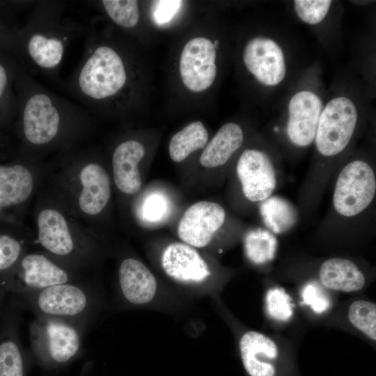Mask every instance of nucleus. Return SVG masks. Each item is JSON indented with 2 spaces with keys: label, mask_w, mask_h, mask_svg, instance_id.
I'll list each match as a JSON object with an SVG mask.
<instances>
[{
  "label": "nucleus",
  "mask_w": 376,
  "mask_h": 376,
  "mask_svg": "<svg viewBox=\"0 0 376 376\" xmlns=\"http://www.w3.org/2000/svg\"><path fill=\"white\" fill-rule=\"evenodd\" d=\"M16 91L19 128L30 149L65 145L88 128L86 109L41 85L25 68L18 74Z\"/></svg>",
  "instance_id": "obj_1"
},
{
  "label": "nucleus",
  "mask_w": 376,
  "mask_h": 376,
  "mask_svg": "<svg viewBox=\"0 0 376 376\" xmlns=\"http://www.w3.org/2000/svg\"><path fill=\"white\" fill-rule=\"evenodd\" d=\"M122 53L104 36L86 27L80 60L61 86L88 111L116 108L130 79Z\"/></svg>",
  "instance_id": "obj_2"
},
{
  "label": "nucleus",
  "mask_w": 376,
  "mask_h": 376,
  "mask_svg": "<svg viewBox=\"0 0 376 376\" xmlns=\"http://www.w3.org/2000/svg\"><path fill=\"white\" fill-rule=\"evenodd\" d=\"M65 3L36 1L24 25L17 29L19 62L62 84L59 72L70 44L84 35L86 26L65 16Z\"/></svg>",
  "instance_id": "obj_3"
},
{
  "label": "nucleus",
  "mask_w": 376,
  "mask_h": 376,
  "mask_svg": "<svg viewBox=\"0 0 376 376\" xmlns=\"http://www.w3.org/2000/svg\"><path fill=\"white\" fill-rule=\"evenodd\" d=\"M8 297L13 299L23 311L28 310L35 316L68 321L86 331L95 317L100 303L95 289L81 279Z\"/></svg>",
  "instance_id": "obj_4"
},
{
  "label": "nucleus",
  "mask_w": 376,
  "mask_h": 376,
  "mask_svg": "<svg viewBox=\"0 0 376 376\" xmlns=\"http://www.w3.org/2000/svg\"><path fill=\"white\" fill-rule=\"evenodd\" d=\"M86 332L68 321L35 316L29 325L32 362L46 374L63 370L81 355Z\"/></svg>",
  "instance_id": "obj_5"
},
{
  "label": "nucleus",
  "mask_w": 376,
  "mask_h": 376,
  "mask_svg": "<svg viewBox=\"0 0 376 376\" xmlns=\"http://www.w3.org/2000/svg\"><path fill=\"white\" fill-rule=\"evenodd\" d=\"M79 272L47 253H25L14 267L0 274V285L8 295L28 293L79 280Z\"/></svg>",
  "instance_id": "obj_6"
},
{
  "label": "nucleus",
  "mask_w": 376,
  "mask_h": 376,
  "mask_svg": "<svg viewBox=\"0 0 376 376\" xmlns=\"http://www.w3.org/2000/svg\"><path fill=\"white\" fill-rule=\"evenodd\" d=\"M37 224L38 240L47 253L77 269L88 265L91 246L74 236L59 211L44 209L38 216Z\"/></svg>",
  "instance_id": "obj_7"
},
{
  "label": "nucleus",
  "mask_w": 376,
  "mask_h": 376,
  "mask_svg": "<svg viewBox=\"0 0 376 376\" xmlns=\"http://www.w3.org/2000/svg\"><path fill=\"white\" fill-rule=\"evenodd\" d=\"M376 180L371 166L362 160H354L340 172L336 180L333 204L344 217H354L363 211L373 201Z\"/></svg>",
  "instance_id": "obj_8"
},
{
  "label": "nucleus",
  "mask_w": 376,
  "mask_h": 376,
  "mask_svg": "<svg viewBox=\"0 0 376 376\" xmlns=\"http://www.w3.org/2000/svg\"><path fill=\"white\" fill-rule=\"evenodd\" d=\"M357 122L353 102L345 97L331 100L321 112L315 136L319 152L331 157L341 152L349 143Z\"/></svg>",
  "instance_id": "obj_9"
},
{
  "label": "nucleus",
  "mask_w": 376,
  "mask_h": 376,
  "mask_svg": "<svg viewBox=\"0 0 376 376\" xmlns=\"http://www.w3.org/2000/svg\"><path fill=\"white\" fill-rule=\"evenodd\" d=\"M23 310L8 297L0 313V376H27L33 363L20 337Z\"/></svg>",
  "instance_id": "obj_10"
},
{
  "label": "nucleus",
  "mask_w": 376,
  "mask_h": 376,
  "mask_svg": "<svg viewBox=\"0 0 376 376\" xmlns=\"http://www.w3.org/2000/svg\"><path fill=\"white\" fill-rule=\"evenodd\" d=\"M214 44L205 37L189 40L182 51L179 70L183 84L190 91L198 93L209 88L217 75Z\"/></svg>",
  "instance_id": "obj_11"
},
{
  "label": "nucleus",
  "mask_w": 376,
  "mask_h": 376,
  "mask_svg": "<svg viewBox=\"0 0 376 376\" xmlns=\"http://www.w3.org/2000/svg\"><path fill=\"white\" fill-rule=\"evenodd\" d=\"M236 171L244 196L253 202L270 197L276 185L275 171L264 152L246 149L240 157Z\"/></svg>",
  "instance_id": "obj_12"
},
{
  "label": "nucleus",
  "mask_w": 376,
  "mask_h": 376,
  "mask_svg": "<svg viewBox=\"0 0 376 376\" xmlns=\"http://www.w3.org/2000/svg\"><path fill=\"white\" fill-rule=\"evenodd\" d=\"M226 212L219 204L210 201L194 203L183 214L178 227L179 237L187 244L207 246L223 225Z\"/></svg>",
  "instance_id": "obj_13"
},
{
  "label": "nucleus",
  "mask_w": 376,
  "mask_h": 376,
  "mask_svg": "<svg viewBox=\"0 0 376 376\" xmlns=\"http://www.w3.org/2000/svg\"><path fill=\"white\" fill-rule=\"evenodd\" d=\"M243 61L247 70L261 84L276 86L285 75L283 52L273 40L255 37L246 44Z\"/></svg>",
  "instance_id": "obj_14"
},
{
  "label": "nucleus",
  "mask_w": 376,
  "mask_h": 376,
  "mask_svg": "<svg viewBox=\"0 0 376 376\" xmlns=\"http://www.w3.org/2000/svg\"><path fill=\"white\" fill-rule=\"evenodd\" d=\"M322 103L314 93L302 91L291 98L288 105L287 133L298 146H307L315 139Z\"/></svg>",
  "instance_id": "obj_15"
},
{
  "label": "nucleus",
  "mask_w": 376,
  "mask_h": 376,
  "mask_svg": "<svg viewBox=\"0 0 376 376\" xmlns=\"http://www.w3.org/2000/svg\"><path fill=\"white\" fill-rule=\"evenodd\" d=\"M161 263L170 277L183 283H201L210 274L206 262L193 246L174 242L164 250Z\"/></svg>",
  "instance_id": "obj_16"
},
{
  "label": "nucleus",
  "mask_w": 376,
  "mask_h": 376,
  "mask_svg": "<svg viewBox=\"0 0 376 376\" xmlns=\"http://www.w3.org/2000/svg\"><path fill=\"white\" fill-rule=\"evenodd\" d=\"M119 290L125 301L143 305L155 296L157 282L151 272L141 261L127 258L120 264L118 273Z\"/></svg>",
  "instance_id": "obj_17"
},
{
  "label": "nucleus",
  "mask_w": 376,
  "mask_h": 376,
  "mask_svg": "<svg viewBox=\"0 0 376 376\" xmlns=\"http://www.w3.org/2000/svg\"><path fill=\"white\" fill-rule=\"evenodd\" d=\"M145 148L139 141L128 139L120 143L112 154L114 182L117 188L128 195L136 194L141 187L139 164L145 155Z\"/></svg>",
  "instance_id": "obj_18"
},
{
  "label": "nucleus",
  "mask_w": 376,
  "mask_h": 376,
  "mask_svg": "<svg viewBox=\"0 0 376 376\" xmlns=\"http://www.w3.org/2000/svg\"><path fill=\"white\" fill-rule=\"evenodd\" d=\"M81 190L79 196L81 210L87 215L100 213L111 197V182L104 168L95 162L86 163L79 173Z\"/></svg>",
  "instance_id": "obj_19"
},
{
  "label": "nucleus",
  "mask_w": 376,
  "mask_h": 376,
  "mask_svg": "<svg viewBox=\"0 0 376 376\" xmlns=\"http://www.w3.org/2000/svg\"><path fill=\"white\" fill-rule=\"evenodd\" d=\"M240 349L245 370L250 376H274V366L269 363L278 356L276 343L258 331H248L241 338Z\"/></svg>",
  "instance_id": "obj_20"
},
{
  "label": "nucleus",
  "mask_w": 376,
  "mask_h": 376,
  "mask_svg": "<svg viewBox=\"0 0 376 376\" xmlns=\"http://www.w3.org/2000/svg\"><path fill=\"white\" fill-rule=\"evenodd\" d=\"M243 140V131L238 124H224L205 148L200 157L201 164L206 168L224 165L241 147Z\"/></svg>",
  "instance_id": "obj_21"
},
{
  "label": "nucleus",
  "mask_w": 376,
  "mask_h": 376,
  "mask_svg": "<svg viewBox=\"0 0 376 376\" xmlns=\"http://www.w3.org/2000/svg\"><path fill=\"white\" fill-rule=\"evenodd\" d=\"M33 180L29 169L22 164L0 165V207L15 206L31 194Z\"/></svg>",
  "instance_id": "obj_22"
},
{
  "label": "nucleus",
  "mask_w": 376,
  "mask_h": 376,
  "mask_svg": "<svg viewBox=\"0 0 376 376\" xmlns=\"http://www.w3.org/2000/svg\"><path fill=\"white\" fill-rule=\"evenodd\" d=\"M320 279L325 288L345 292L359 290L365 284L364 275L357 266L349 260L338 258L322 263Z\"/></svg>",
  "instance_id": "obj_23"
},
{
  "label": "nucleus",
  "mask_w": 376,
  "mask_h": 376,
  "mask_svg": "<svg viewBox=\"0 0 376 376\" xmlns=\"http://www.w3.org/2000/svg\"><path fill=\"white\" fill-rule=\"evenodd\" d=\"M23 68L25 67L19 61L0 52V122L7 121L16 115V80Z\"/></svg>",
  "instance_id": "obj_24"
},
{
  "label": "nucleus",
  "mask_w": 376,
  "mask_h": 376,
  "mask_svg": "<svg viewBox=\"0 0 376 376\" xmlns=\"http://www.w3.org/2000/svg\"><path fill=\"white\" fill-rule=\"evenodd\" d=\"M208 140V133L201 121L191 122L171 138L169 151L175 162L185 160L191 152L203 148Z\"/></svg>",
  "instance_id": "obj_25"
},
{
  "label": "nucleus",
  "mask_w": 376,
  "mask_h": 376,
  "mask_svg": "<svg viewBox=\"0 0 376 376\" xmlns=\"http://www.w3.org/2000/svg\"><path fill=\"white\" fill-rule=\"evenodd\" d=\"M260 212L265 224L276 234L289 230L296 224L298 217L295 207L279 196H271L264 200Z\"/></svg>",
  "instance_id": "obj_26"
},
{
  "label": "nucleus",
  "mask_w": 376,
  "mask_h": 376,
  "mask_svg": "<svg viewBox=\"0 0 376 376\" xmlns=\"http://www.w3.org/2000/svg\"><path fill=\"white\" fill-rule=\"evenodd\" d=\"M244 250L248 258L260 265L274 259L277 248L276 237L270 232L257 228L249 231L244 239Z\"/></svg>",
  "instance_id": "obj_27"
},
{
  "label": "nucleus",
  "mask_w": 376,
  "mask_h": 376,
  "mask_svg": "<svg viewBox=\"0 0 376 376\" xmlns=\"http://www.w3.org/2000/svg\"><path fill=\"white\" fill-rule=\"evenodd\" d=\"M118 26L132 29L139 23L140 12L138 1L102 0L95 3Z\"/></svg>",
  "instance_id": "obj_28"
},
{
  "label": "nucleus",
  "mask_w": 376,
  "mask_h": 376,
  "mask_svg": "<svg viewBox=\"0 0 376 376\" xmlns=\"http://www.w3.org/2000/svg\"><path fill=\"white\" fill-rule=\"evenodd\" d=\"M351 324L370 339L376 340V305L366 301H354L348 310Z\"/></svg>",
  "instance_id": "obj_29"
},
{
  "label": "nucleus",
  "mask_w": 376,
  "mask_h": 376,
  "mask_svg": "<svg viewBox=\"0 0 376 376\" xmlns=\"http://www.w3.org/2000/svg\"><path fill=\"white\" fill-rule=\"evenodd\" d=\"M266 307L268 315L279 321H287L292 315L291 297L281 288H274L266 295Z\"/></svg>",
  "instance_id": "obj_30"
},
{
  "label": "nucleus",
  "mask_w": 376,
  "mask_h": 376,
  "mask_svg": "<svg viewBox=\"0 0 376 376\" xmlns=\"http://www.w3.org/2000/svg\"><path fill=\"white\" fill-rule=\"evenodd\" d=\"M331 1L329 0H296L294 1L295 10L299 17L309 24H316L324 19L327 15Z\"/></svg>",
  "instance_id": "obj_31"
},
{
  "label": "nucleus",
  "mask_w": 376,
  "mask_h": 376,
  "mask_svg": "<svg viewBox=\"0 0 376 376\" xmlns=\"http://www.w3.org/2000/svg\"><path fill=\"white\" fill-rule=\"evenodd\" d=\"M169 200L163 194L152 192L144 199L141 206L143 219L150 223L159 222L169 212Z\"/></svg>",
  "instance_id": "obj_32"
},
{
  "label": "nucleus",
  "mask_w": 376,
  "mask_h": 376,
  "mask_svg": "<svg viewBox=\"0 0 376 376\" xmlns=\"http://www.w3.org/2000/svg\"><path fill=\"white\" fill-rule=\"evenodd\" d=\"M304 301L310 305L315 313H321L326 311L330 305L329 299L315 283L307 284L302 290Z\"/></svg>",
  "instance_id": "obj_33"
},
{
  "label": "nucleus",
  "mask_w": 376,
  "mask_h": 376,
  "mask_svg": "<svg viewBox=\"0 0 376 376\" xmlns=\"http://www.w3.org/2000/svg\"><path fill=\"white\" fill-rule=\"evenodd\" d=\"M181 1H155L152 6V16L157 24L169 22L179 10Z\"/></svg>",
  "instance_id": "obj_34"
},
{
  "label": "nucleus",
  "mask_w": 376,
  "mask_h": 376,
  "mask_svg": "<svg viewBox=\"0 0 376 376\" xmlns=\"http://www.w3.org/2000/svg\"><path fill=\"white\" fill-rule=\"evenodd\" d=\"M92 370L93 362L91 361H87L83 364L78 376H91L92 374Z\"/></svg>",
  "instance_id": "obj_35"
},
{
  "label": "nucleus",
  "mask_w": 376,
  "mask_h": 376,
  "mask_svg": "<svg viewBox=\"0 0 376 376\" xmlns=\"http://www.w3.org/2000/svg\"><path fill=\"white\" fill-rule=\"evenodd\" d=\"M8 297L7 292L0 285V313L1 311L6 303V299Z\"/></svg>",
  "instance_id": "obj_36"
},
{
  "label": "nucleus",
  "mask_w": 376,
  "mask_h": 376,
  "mask_svg": "<svg viewBox=\"0 0 376 376\" xmlns=\"http://www.w3.org/2000/svg\"><path fill=\"white\" fill-rule=\"evenodd\" d=\"M1 208L0 207V212H1Z\"/></svg>",
  "instance_id": "obj_37"
}]
</instances>
